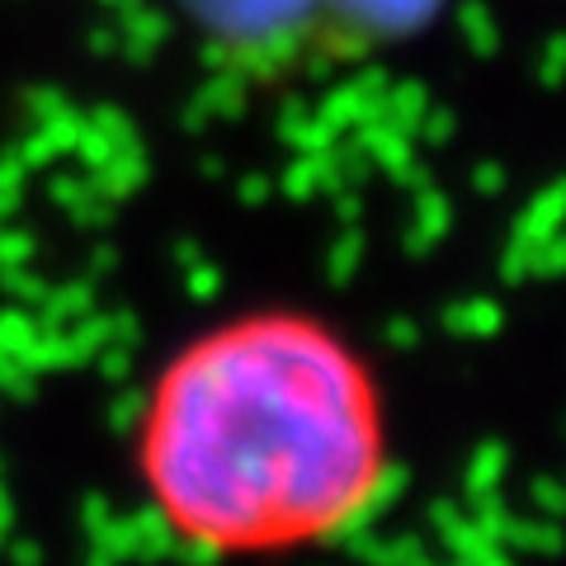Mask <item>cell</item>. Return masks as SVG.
Instances as JSON below:
<instances>
[{
    "label": "cell",
    "mask_w": 566,
    "mask_h": 566,
    "mask_svg": "<svg viewBox=\"0 0 566 566\" xmlns=\"http://www.w3.org/2000/svg\"><path fill=\"white\" fill-rule=\"evenodd\" d=\"M133 472L166 534L208 562L316 553L392 491V401L368 349L297 303L185 335L133 424Z\"/></svg>",
    "instance_id": "1"
},
{
    "label": "cell",
    "mask_w": 566,
    "mask_h": 566,
    "mask_svg": "<svg viewBox=\"0 0 566 566\" xmlns=\"http://www.w3.org/2000/svg\"><path fill=\"white\" fill-rule=\"evenodd\" d=\"M439 0H180L193 33L260 81L345 62L416 33Z\"/></svg>",
    "instance_id": "2"
}]
</instances>
